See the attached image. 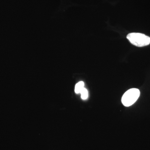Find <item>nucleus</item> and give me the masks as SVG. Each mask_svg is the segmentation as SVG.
Returning a JSON list of instances; mask_svg holds the SVG:
<instances>
[{"instance_id": "2", "label": "nucleus", "mask_w": 150, "mask_h": 150, "mask_svg": "<svg viewBox=\"0 0 150 150\" xmlns=\"http://www.w3.org/2000/svg\"><path fill=\"white\" fill-rule=\"evenodd\" d=\"M140 95V91L138 89H130L123 94L122 98V103L126 107L131 106L137 101Z\"/></svg>"}, {"instance_id": "1", "label": "nucleus", "mask_w": 150, "mask_h": 150, "mask_svg": "<svg viewBox=\"0 0 150 150\" xmlns=\"http://www.w3.org/2000/svg\"><path fill=\"white\" fill-rule=\"evenodd\" d=\"M127 38L132 44L137 47L148 46L150 43V37L141 33H129L127 35Z\"/></svg>"}, {"instance_id": "3", "label": "nucleus", "mask_w": 150, "mask_h": 150, "mask_svg": "<svg viewBox=\"0 0 150 150\" xmlns=\"http://www.w3.org/2000/svg\"><path fill=\"white\" fill-rule=\"evenodd\" d=\"M84 86V83L83 81H80L76 85L75 88V92L76 93H80L81 91L83 89Z\"/></svg>"}, {"instance_id": "4", "label": "nucleus", "mask_w": 150, "mask_h": 150, "mask_svg": "<svg viewBox=\"0 0 150 150\" xmlns=\"http://www.w3.org/2000/svg\"><path fill=\"white\" fill-rule=\"evenodd\" d=\"M81 98L83 100L86 99L88 97V91L86 89L84 88L83 89L81 92Z\"/></svg>"}]
</instances>
